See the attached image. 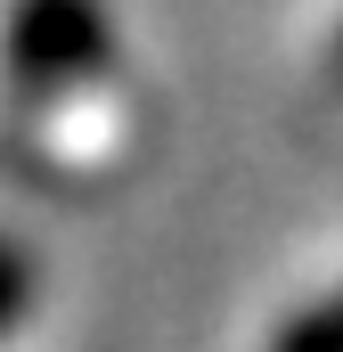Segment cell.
<instances>
[{"instance_id": "6da1fadb", "label": "cell", "mask_w": 343, "mask_h": 352, "mask_svg": "<svg viewBox=\"0 0 343 352\" xmlns=\"http://www.w3.org/2000/svg\"><path fill=\"white\" fill-rule=\"evenodd\" d=\"M0 58L16 90H82L115 66V25L98 0H8Z\"/></svg>"}, {"instance_id": "7a4b0ae2", "label": "cell", "mask_w": 343, "mask_h": 352, "mask_svg": "<svg viewBox=\"0 0 343 352\" xmlns=\"http://www.w3.org/2000/svg\"><path fill=\"white\" fill-rule=\"evenodd\" d=\"M270 352H343V295L294 311V320L278 328V344H270Z\"/></svg>"}, {"instance_id": "3957f363", "label": "cell", "mask_w": 343, "mask_h": 352, "mask_svg": "<svg viewBox=\"0 0 343 352\" xmlns=\"http://www.w3.org/2000/svg\"><path fill=\"white\" fill-rule=\"evenodd\" d=\"M25 303H33V254L0 238V336L25 320Z\"/></svg>"}, {"instance_id": "277c9868", "label": "cell", "mask_w": 343, "mask_h": 352, "mask_svg": "<svg viewBox=\"0 0 343 352\" xmlns=\"http://www.w3.org/2000/svg\"><path fill=\"white\" fill-rule=\"evenodd\" d=\"M327 74H335V90H343V33H335V58H327Z\"/></svg>"}]
</instances>
